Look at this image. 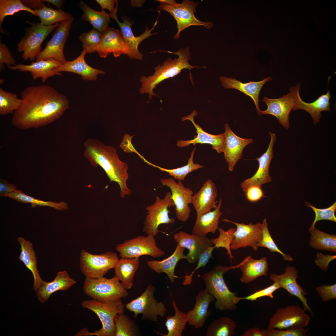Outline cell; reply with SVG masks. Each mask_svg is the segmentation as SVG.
<instances>
[{
  "label": "cell",
  "mask_w": 336,
  "mask_h": 336,
  "mask_svg": "<svg viewBox=\"0 0 336 336\" xmlns=\"http://www.w3.org/2000/svg\"><path fill=\"white\" fill-rule=\"evenodd\" d=\"M311 319L304 308L299 306H288L276 310L270 320L268 328H304Z\"/></svg>",
  "instance_id": "obj_14"
},
{
  "label": "cell",
  "mask_w": 336,
  "mask_h": 336,
  "mask_svg": "<svg viewBox=\"0 0 336 336\" xmlns=\"http://www.w3.org/2000/svg\"><path fill=\"white\" fill-rule=\"evenodd\" d=\"M242 336H264L261 330L255 327L246 330Z\"/></svg>",
  "instance_id": "obj_61"
},
{
  "label": "cell",
  "mask_w": 336,
  "mask_h": 336,
  "mask_svg": "<svg viewBox=\"0 0 336 336\" xmlns=\"http://www.w3.org/2000/svg\"><path fill=\"white\" fill-rule=\"evenodd\" d=\"M239 268L242 273L240 281L248 283L259 277L267 275L268 266L266 257L257 259L249 255L239 264Z\"/></svg>",
  "instance_id": "obj_32"
},
{
  "label": "cell",
  "mask_w": 336,
  "mask_h": 336,
  "mask_svg": "<svg viewBox=\"0 0 336 336\" xmlns=\"http://www.w3.org/2000/svg\"><path fill=\"white\" fill-rule=\"evenodd\" d=\"M42 1L50 3L55 6L59 9H61L63 6L64 2V1L61 0H42Z\"/></svg>",
  "instance_id": "obj_62"
},
{
  "label": "cell",
  "mask_w": 336,
  "mask_h": 336,
  "mask_svg": "<svg viewBox=\"0 0 336 336\" xmlns=\"http://www.w3.org/2000/svg\"><path fill=\"white\" fill-rule=\"evenodd\" d=\"M86 54L85 50L83 49L81 54L77 58L72 61H67L54 70L59 72H66L78 74L85 80H96L98 75L104 74L105 72L101 70L93 68L88 65L85 59Z\"/></svg>",
  "instance_id": "obj_29"
},
{
  "label": "cell",
  "mask_w": 336,
  "mask_h": 336,
  "mask_svg": "<svg viewBox=\"0 0 336 336\" xmlns=\"http://www.w3.org/2000/svg\"><path fill=\"white\" fill-rule=\"evenodd\" d=\"M331 97L330 91L328 90L325 94L321 95L314 101L306 103L302 100L299 92L297 94L296 104L293 110L302 109L306 111L311 115L314 124H316L320 121L322 116L321 112L331 111L329 102Z\"/></svg>",
  "instance_id": "obj_34"
},
{
  "label": "cell",
  "mask_w": 336,
  "mask_h": 336,
  "mask_svg": "<svg viewBox=\"0 0 336 336\" xmlns=\"http://www.w3.org/2000/svg\"><path fill=\"white\" fill-rule=\"evenodd\" d=\"M115 276L111 278L104 277L86 278L83 290L86 295L92 299L102 302L115 301L126 297L127 289Z\"/></svg>",
  "instance_id": "obj_6"
},
{
  "label": "cell",
  "mask_w": 336,
  "mask_h": 336,
  "mask_svg": "<svg viewBox=\"0 0 336 336\" xmlns=\"http://www.w3.org/2000/svg\"><path fill=\"white\" fill-rule=\"evenodd\" d=\"M336 258V255H324L321 253H317L315 263L322 270L326 271L330 262Z\"/></svg>",
  "instance_id": "obj_58"
},
{
  "label": "cell",
  "mask_w": 336,
  "mask_h": 336,
  "mask_svg": "<svg viewBox=\"0 0 336 336\" xmlns=\"http://www.w3.org/2000/svg\"><path fill=\"white\" fill-rule=\"evenodd\" d=\"M34 10L37 16L40 19V23L45 26L60 23L72 16L71 14L64 12L61 9H54L44 4L41 8L36 9Z\"/></svg>",
  "instance_id": "obj_42"
},
{
  "label": "cell",
  "mask_w": 336,
  "mask_h": 336,
  "mask_svg": "<svg viewBox=\"0 0 336 336\" xmlns=\"http://www.w3.org/2000/svg\"><path fill=\"white\" fill-rule=\"evenodd\" d=\"M185 249L177 245L173 253L167 258L161 261H148L147 262V264L149 267L156 273H165L170 282L173 283L176 277L175 270L177 264L181 259H187L184 254Z\"/></svg>",
  "instance_id": "obj_31"
},
{
  "label": "cell",
  "mask_w": 336,
  "mask_h": 336,
  "mask_svg": "<svg viewBox=\"0 0 336 336\" xmlns=\"http://www.w3.org/2000/svg\"><path fill=\"white\" fill-rule=\"evenodd\" d=\"M163 185L168 187L171 191L170 198L175 205L176 217L182 222H185L189 219L191 209L189 204L191 203L193 192L190 188H185L181 181L177 182L171 178L161 179Z\"/></svg>",
  "instance_id": "obj_16"
},
{
  "label": "cell",
  "mask_w": 336,
  "mask_h": 336,
  "mask_svg": "<svg viewBox=\"0 0 336 336\" xmlns=\"http://www.w3.org/2000/svg\"><path fill=\"white\" fill-rule=\"evenodd\" d=\"M215 248L214 246L210 247L201 254L196 268L190 275H186L185 277V279L183 282L184 285L190 284L192 282V277L195 272L200 268L204 267L206 265L210 258L212 257V252Z\"/></svg>",
  "instance_id": "obj_53"
},
{
  "label": "cell",
  "mask_w": 336,
  "mask_h": 336,
  "mask_svg": "<svg viewBox=\"0 0 336 336\" xmlns=\"http://www.w3.org/2000/svg\"><path fill=\"white\" fill-rule=\"evenodd\" d=\"M310 234L309 245L313 248L328 251L331 253L336 252V235L321 231L315 227H310Z\"/></svg>",
  "instance_id": "obj_38"
},
{
  "label": "cell",
  "mask_w": 336,
  "mask_h": 336,
  "mask_svg": "<svg viewBox=\"0 0 336 336\" xmlns=\"http://www.w3.org/2000/svg\"><path fill=\"white\" fill-rule=\"evenodd\" d=\"M73 20L72 16L59 23L44 49L36 57V61L52 58L62 64L67 61L64 57L63 49Z\"/></svg>",
  "instance_id": "obj_15"
},
{
  "label": "cell",
  "mask_w": 336,
  "mask_h": 336,
  "mask_svg": "<svg viewBox=\"0 0 336 336\" xmlns=\"http://www.w3.org/2000/svg\"><path fill=\"white\" fill-rule=\"evenodd\" d=\"M114 320L115 336H137L140 334L138 325L124 313L116 315Z\"/></svg>",
  "instance_id": "obj_43"
},
{
  "label": "cell",
  "mask_w": 336,
  "mask_h": 336,
  "mask_svg": "<svg viewBox=\"0 0 336 336\" xmlns=\"http://www.w3.org/2000/svg\"><path fill=\"white\" fill-rule=\"evenodd\" d=\"M76 283L66 271H60L57 273L52 281L49 282L44 281L35 292L39 300L44 303L53 293L58 291H66Z\"/></svg>",
  "instance_id": "obj_30"
},
{
  "label": "cell",
  "mask_w": 336,
  "mask_h": 336,
  "mask_svg": "<svg viewBox=\"0 0 336 336\" xmlns=\"http://www.w3.org/2000/svg\"><path fill=\"white\" fill-rule=\"evenodd\" d=\"M315 290L321 301L327 302L336 299V284L331 285H324L317 287Z\"/></svg>",
  "instance_id": "obj_54"
},
{
  "label": "cell",
  "mask_w": 336,
  "mask_h": 336,
  "mask_svg": "<svg viewBox=\"0 0 336 336\" xmlns=\"http://www.w3.org/2000/svg\"><path fill=\"white\" fill-rule=\"evenodd\" d=\"M262 235L261 240L258 245L259 247H264L268 249L271 252H277L281 254L284 259L289 261L293 260L290 256L282 252L278 247L273 239L268 226L267 219L264 218L262 223Z\"/></svg>",
  "instance_id": "obj_48"
},
{
  "label": "cell",
  "mask_w": 336,
  "mask_h": 336,
  "mask_svg": "<svg viewBox=\"0 0 336 336\" xmlns=\"http://www.w3.org/2000/svg\"><path fill=\"white\" fill-rule=\"evenodd\" d=\"M139 258H122L114 268L115 276L127 289L131 288L134 275L139 266Z\"/></svg>",
  "instance_id": "obj_36"
},
{
  "label": "cell",
  "mask_w": 336,
  "mask_h": 336,
  "mask_svg": "<svg viewBox=\"0 0 336 336\" xmlns=\"http://www.w3.org/2000/svg\"><path fill=\"white\" fill-rule=\"evenodd\" d=\"M119 260L114 252L94 254L82 250L80 253V267L86 278H100L104 277L110 269H114Z\"/></svg>",
  "instance_id": "obj_8"
},
{
  "label": "cell",
  "mask_w": 336,
  "mask_h": 336,
  "mask_svg": "<svg viewBox=\"0 0 336 336\" xmlns=\"http://www.w3.org/2000/svg\"><path fill=\"white\" fill-rule=\"evenodd\" d=\"M16 60L6 45L0 42V69L2 72L4 69V64L8 66H15Z\"/></svg>",
  "instance_id": "obj_55"
},
{
  "label": "cell",
  "mask_w": 336,
  "mask_h": 336,
  "mask_svg": "<svg viewBox=\"0 0 336 336\" xmlns=\"http://www.w3.org/2000/svg\"><path fill=\"white\" fill-rule=\"evenodd\" d=\"M101 32L100 42L96 51L99 57L105 58L111 53L116 58L122 54L128 56L129 50L120 31L108 26Z\"/></svg>",
  "instance_id": "obj_18"
},
{
  "label": "cell",
  "mask_w": 336,
  "mask_h": 336,
  "mask_svg": "<svg viewBox=\"0 0 336 336\" xmlns=\"http://www.w3.org/2000/svg\"><path fill=\"white\" fill-rule=\"evenodd\" d=\"M61 65L53 58H50L33 62L30 65L20 63L15 66H8V68L12 70H18L21 72H29L34 80L40 78L42 82L44 83L49 77L56 75L61 76V72L54 70Z\"/></svg>",
  "instance_id": "obj_28"
},
{
  "label": "cell",
  "mask_w": 336,
  "mask_h": 336,
  "mask_svg": "<svg viewBox=\"0 0 336 336\" xmlns=\"http://www.w3.org/2000/svg\"><path fill=\"white\" fill-rule=\"evenodd\" d=\"M21 99L16 94L0 88V114L5 115L13 113L20 107Z\"/></svg>",
  "instance_id": "obj_45"
},
{
  "label": "cell",
  "mask_w": 336,
  "mask_h": 336,
  "mask_svg": "<svg viewBox=\"0 0 336 336\" xmlns=\"http://www.w3.org/2000/svg\"><path fill=\"white\" fill-rule=\"evenodd\" d=\"M81 304L83 308L93 311L98 316L102 327L93 332H89L86 328H83L75 334L76 336H115L114 317L116 315L124 312L121 299L107 302L93 299L85 300Z\"/></svg>",
  "instance_id": "obj_4"
},
{
  "label": "cell",
  "mask_w": 336,
  "mask_h": 336,
  "mask_svg": "<svg viewBox=\"0 0 336 336\" xmlns=\"http://www.w3.org/2000/svg\"><path fill=\"white\" fill-rule=\"evenodd\" d=\"M245 193L247 199L252 202H257L264 196L261 187L257 185L249 187Z\"/></svg>",
  "instance_id": "obj_56"
},
{
  "label": "cell",
  "mask_w": 336,
  "mask_h": 336,
  "mask_svg": "<svg viewBox=\"0 0 336 336\" xmlns=\"http://www.w3.org/2000/svg\"><path fill=\"white\" fill-rule=\"evenodd\" d=\"M7 197L20 202L30 203L33 208L39 206H49L58 210H66L68 209V204L64 202H56L52 201H45L27 195L21 190L16 189L13 192L9 194Z\"/></svg>",
  "instance_id": "obj_41"
},
{
  "label": "cell",
  "mask_w": 336,
  "mask_h": 336,
  "mask_svg": "<svg viewBox=\"0 0 336 336\" xmlns=\"http://www.w3.org/2000/svg\"><path fill=\"white\" fill-rule=\"evenodd\" d=\"M172 303L175 314L166 317L165 325L168 333L166 334H161L164 336H182L188 323L187 317L186 313L179 310L174 301L172 300Z\"/></svg>",
  "instance_id": "obj_39"
},
{
  "label": "cell",
  "mask_w": 336,
  "mask_h": 336,
  "mask_svg": "<svg viewBox=\"0 0 336 336\" xmlns=\"http://www.w3.org/2000/svg\"><path fill=\"white\" fill-rule=\"evenodd\" d=\"M123 21V22H120L117 16L114 19L116 21L118 25L120 31L125 40L129 50V54L128 57L130 58L142 60L143 55L138 49V47L139 44L145 39L148 37L156 34V33H151L152 31L153 30L155 26L157 25V20L155 22L152 28L149 29L147 26H146L145 30L144 33L138 36L134 35L131 29L132 23L129 20L124 18H122Z\"/></svg>",
  "instance_id": "obj_24"
},
{
  "label": "cell",
  "mask_w": 336,
  "mask_h": 336,
  "mask_svg": "<svg viewBox=\"0 0 336 336\" xmlns=\"http://www.w3.org/2000/svg\"><path fill=\"white\" fill-rule=\"evenodd\" d=\"M30 24L31 27L27 30L25 35L19 42L17 49L19 52H23L22 57L24 59L33 61L42 51V42L59 23L48 26L40 23Z\"/></svg>",
  "instance_id": "obj_9"
},
{
  "label": "cell",
  "mask_w": 336,
  "mask_h": 336,
  "mask_svg": "<svg viewBox=\"0 0 336 336\" xmlns=\"http://www.w3.org/2000/svg\"><path fill=\"white\" fill-rule=\"evenodd\" d=\"M215 299L214 296L205 288L200 290L195 298V303L193 309L186 313L189 324L196 329L202 328L211 314L208 309Z\"/></svg>",
  "instance_id": "obj_25"
},
{
  "label": "cell",
  "mask_w": 336,
  "mask_h": 336,
  "mask_svg": "<svg viewBox=\"0 0 336 336\" xmlns=\"http://www.w3.org/2000/svg\"><path fill=\"white\" fill-rule=\"evenodd\" d=\"M155 1L160 2V4L167 5H174L177 3L174 0H158Z\"/></svg>",
  "instance_id": "obj_63"
},
{
  "label": "cell",
  "mask_w": 336,
  "mask_h": 336,
  "mask_svg": "<svg viewBox=\"0 0 336 336\" xmlns=\"http://www.w3.org/2000/svg\"><path fill=\"white\" fill-rule=\"evenodd\" d=\"M308 207L311 208L315 213V218L311 227H315L316 223L321 220H327L336 222V217L335 213L336 211V202L328 208H318L310 203L306 202Z\"/></svg>",
  "instance_id": "obj_50"
},
{
  "label": "cell",
  "mask_w": 336,
  "mask_h": 336,
  "mask_svg": "<svg viewBox=\"0 0 336 336\" xmlns=\"http://www.w3.org/2000/svg\"><path fill=\"white\" fill-rule=\"evenodd\" d=\"M222 221L232 223L236 225L235 237L231 245V249L236 250L241 248L251 247L253 250L257 251L262 235V223L258 222L254 224L250 222L248 224L232 222L226 219Z\"/></svg>",
  "instance_id": "obj_17"
},
{
  "label": "cell",
  "mask_w": 336,
  "mask_h": 336,
  "mask_svg": "<svg viewBox=\"0 0 336 336\" xmlns=\"http://www.w3.org/2000/svg\"><path fill=\"white\" fill-rule=\"evenodd\" d=\"M269 134L270 141L267 150L259 157L256 159L259 162L257 171L252 176L245 180L240 184L244 193L251 186L257 185L261 188L263 184L271 181L269 171L270 164L273 157V148L276 136L271 132H269Z\"/></svg>",
  "instance_id": "obj_19"
},
{
  "label": "cell",
  "mask_w": 336,
  "mask_h": 336,
  "mask_svg": "<svg viewBox=\"0 0 336 336\" xmlns=\"http://www.w3.org/2000/svg\"><path fill=\"white\" fill-rule=\"evenodd\" d=\"M226 137L224 157L228 165L229 171H233L237 162L241 159L244 149L252 143L251 138H243L235 134L228 124L224 125Z\"/></svg>",
  "instance_id": "obj_23"
},
{
  "label": "cell",
  "mask_w": 336,
  "mask_h": 336,
  "mask_svg": "<svg viewBox=\"0 0 336 336\" xmlns=\"http://www.w3.org/2000/svg\"><path fill=\"white\" fill-rule=\"evenodd\" d=\"M171 193L168 192L163 199L157 196L153 204L147 206V211L143 223L142 231L147 235H152L154 236L160 232L158 229L161 224H172L175 219L170 218L169 213L170 211L168 208L171 206L175 207L173 200L170 198Z\"/></svg>",
  "instance_id": "obj_10"
},
{
  "label": "cell",
  "mask_w": 336,
  "mask_h": 336,
  "mask_svg": "<svg viewBox=\"0 0 336 336\" xmlns=\"http://www.w3.org/2000/svg\"><path fill=\"white\" fill-rule=\"evenodd\" d=\"M239 264L231 267L217 265L202 276L205 284V289L216 299L214 306L217 310H233L236 308L235 299L236 296L228 289L223 275L230 269L239 268Z\"/></svg>",
  "instance_id": "obj_5"
},
{
  "label": "cell",
  "mask_w": 336,
  "mask_h": 336,
  "mask_svg": "<svg viewBox=\"0 0 336 336\" xmlns=\"http://www.w3.org/2000/svg\"><path fill=\"white\" fill-rule=\"evenodd\" d=\"M300 84L289 89V92L286 95L278 99H269L264 96L261 101L267 106L264 111L261 110L262 114H270L275 117L278 122L284 128L288 129L290 127L289 115L296 104V97L299 92Z\"/></svg>",
  "instance_id": "obj_13"
},
{
  "label": "cell",
  "mask_w": 336,
  "mask_h": 336,
  "mask_svg": "<svg viewBox=\"0 0 336 336\" xmlns=\"http://www.w3.org/2000/svg\"><path fill=\"white\" fill-rule=\"evenodd\" d=\"M285 270L284 273L280 275L270 273V279L274 282L277 283L280 288L286 290L291 296L298 298L302 302L304 308L313 315V312L307 303L308 299L305 297L307 293L297 282V270L295 267L289 266Z\"/></svg>",
  "instance_id": "obj_22"
},
{
  "label": "cell",
  "mask_w": 336,
  "mask_h": 336,
  "mask_svg": "<svg viewBox=\"0 0 336 336\" xmlns=\"http://www.w3.org/2000/svg\"><path fill=\"white\" fill-rule=\"evenodd\" d=\"M16 186L14 184L9 183L6 180L0 179V196L1 197H7L8 194L13 192L16 189Z\"/></svg>",
  "instance_id": "obj_59"
},
{
  "label": "cell",
  "mask_w": 336,
  "mask_h": 336,
  "mask_svg": "<svg viewBox=\"0 0 336 336\" xmlns=\"http://www.w3.org/2000/svg\"><path fill=\"white\" fill-rule=\"evenodd\" d=\"M219 80L222 86L225 89L237 90L250 97L253 100L259 115H261L259 107V96L263 86L267 82L271 81L272 78L268 77L263 80L258 81H251L243 83L233 77L221 76Z\"/></svg>",
  "instance_id": "obj_26"
},
{
  "label": "cell",
  "mask_w": 336,
  "mask_h": 336,
  "mask_svg": "<svg viewBox=\"0 0 336 336\" xmlns=\"http://www.w3.org/2000/svg\"><path fill=\"white\" fill-rule=\"evenodd\" d=\"M279 288L280 287L278 284L276 282H274L270 286L256 291L247 296L242 297L236 296L235 299V302L236 304L240 301L244 300L253 301L264 296H268L273 298V293Z\"/></svg>",
  "instance_id": "obj_52"
},
{
  "label": "cell",
  "mask_w": 336,
  "mask_h": 336,
  "mask_svg": "<svg viewBox=\"0 0 336 336\" xmlns=\"http://www.w3.org/2000/svg\"><path fill=\"white\" fill-rule=\"evenodd\" d=\"M101 36V32L94 29L81 34L78 39L82 43L83 49L86 53L91 54L96 51L100 44Z\"/></svg>",
  "instance_id": "obj_49"
},
{
  "label": "cell",
  "mask_w": 336,
  "mask_h": 336,
  "mask_svg": "<svg viewBox=\"0 0 336 336\" xmlns=\"http://www.w3.org/2000/svg\"><path fill=\"white\" fill-rule=\"evenodd\" d=\"M116 250L122 258H139L144 255L159 258L165 254V251L158 247L154 236L152 235L139 236L125 240L118 245Z\"/></svg>",
  "instance_id": "obj_12"
},
{
  "label": "cell",
  "mask_w": 336,
  "mask_h": 336,
  "mask_svg": "<svg viewBox=\"0 0 336 336\" xmlns=\"http://www.w3.org/2000/svg\"><path fill=\"white\" fill-rule=\"evenodd\" d=\"M84 146V156L94 167H101L111 182L118 184L121 197L124 198L126 195H130L131 191L127 185L128 178V165L120 160L116 149L92 138L86 139Z\"/></svg>",
  "instance_id": "obj_2"
},
{
  "label": "cell",
  "mask_w": 336,
  "mask_h": 336,
  "mask_svg": "<svg viewBox=\"0 0 336 336\" xmlns=\"http://www.w3.org/2000/svg\"><path fill=\"white\" fill-rule=\"evenodd\" d=\"M22 2L27 7L31 9H39L41 8L44 4L42 0H22Z\"/></svg>",
  "instance_id": "obj_60"
},
{
  "label": "cell",
  "mask_w": 336,
  "mask_h": 336,
  "mask_svg": "<svg viewBox=\"0 0 336 336\" xmlns=\"http://www.w3.org/2000/svg\"><path fill=\"white\" fill-rule=\"evenodd\" d=\"M198 3L192 1L184 0L181 3L171 5L160 4L158 7L159 10L169 13L176 21L178 30L174 36L173 39L179 38L181 32L192 26H202L208 29H210L213 26V23L211 21H202L195 17L194 14L196 12V8Z\"/></svg>",
  "instance_id": "obj_11"
},
{
  "label": "cell",
  "mask_w": 336,
  "mask_h": 336,
  "mask_svg": "<svg viewBox=\"0 0 336 336\" xmlns=\"http://www.w3.org/2000/svg\"><path fill=\"white\" fill-rule=\"evenodd\" d=\"M97 2L101 8L102 10L105 9L110 11V15L111 18L112 16L117 15L118 9V2L116 0H96Z\"/></svg>",
  "instance_id": "obj_57"
},
{
  "label": "cell",
  "mask_w": 336,
  "mask_h": 336,
  "mask_svg": "<svg viewBox=\"0 0 336 336\" xmlns=\"http://www.w3.org/2000/svg\"><path fill=\"white\" fill-rule=\"evenodd\" d=\"M22 101L13 113L12 124L18 129L37 128L52 123L69 108L66 97L48 85L28 86L20 93Z\"/></svg>",
  "instance_id": "obj_1"
},
{
  "label": "cell",
  "mask_w": 336,
  "mask_h": 336,
  "mask_svg": "<svg viewBox=\"0 0 336 336\" xmlns=\"http://www.w3.org/2000/svg\"><path fill=\"white\" fill-rule=\"evenodd\" d=\"M310 328H289L285 329H268L261 330L264 336H306Z\"/></svg>",
  "instance_id": "obj_51"
},
{
  "label": "cell",
  "mask_w": 336,
  "mask_h": 336,
  "mask_svg": "<svg viewBox=\"0 0 336 336\" xmlns=\"http://www.w3.org/2000/svg\"><path fill=\"white\" fill-rule=\"evenodd\" d=\"M159 51L177 55L178 56V58L174 59L168 58L163 61L162 65L159 64L154 68L155 72L153 75L148 77L142 76L141 77L140 94H148L149 99H152L153 96L156 95L154 93L153 90L157 85L166 79L176 76L182 70L188 69L190 71L191 69L195 68H207L206 66H194L190 64L189 61L191 58L189 47L185 49H181L175 52L161 50H159Z\"/></svg>",
  "instance_id": "obj_3"
},
{
  "label": "cell",
  "mask_w": 336,
  "mask_h": 336,
  "mask_svg": "<svg viewBox=\"0 0 336 336\" xmlns=\"http://www.w3.org/2000/svg\"><path fill=\"white\" fill-rule=\"evenodd\" d=\"M79 7L83 12L82 20L89 22L94 29L102 32L108 26L111 18L109 13L105 10H94L83 1H80Z\"/></svg>",
  "instance_id": "obj_37"
},
{
  "label": "cell",
  "mask_w": 336,
  "mask_h": 336,
  "mask_svg": "<svg viewBox=\"0 0 336 336\" xmlns=\"http://www.w3.org/2000/svg\"><path fill=\"white\" fill-rule=\"evenodd\" d=\"M217 195L215 184L210 179L207 180L200 190L192 197L191 203L196 212L197 218L217 207L216 198Z\"/></svg>",
  "instance_id": "obj_27"
},
{
  "label": "cell",
  "mask_w": 336,
  "mask_h": 336,
  "mask_svg": "<svg viewBox=\"0 0 336 336\" xmlns=\"http://www.w3.org/2000/svg\"><path fill=\"white\" fill-rule=\"evenodd\" d=\"M21 11H25L37 16L34 10L25 5L20 0H0V25H1L7 16L13 15Z\"/></svg>",
  "instance_id": "obj_46"
},
{
  "label": "cell",
  "mask_w": 336,
  "mask_h": 336,
  "mask_svg": "<svg viewBox=\"0 0 336 336\" xmlns=\"http://www.w3.org/2000/svg\"><path fill=\"white\" fill-rule=\"evenodd\" d=\"M218 230L219 233V236L217 238H211V242L216 248L222 247L225 248L227 251V254L229 255L231 261L234 258L231 253V245L235 237L236 228H231L227 231H224L222 228H219Z\"/></svg>",
  "instance_id": "obj_47"
},
{
  "label": "cell",
  "mask_w": 336,
  "mask_h": 336,
  "mask_svg": "<svg viewBox=\"0 0 336 336\" xmlns=\"http://www.w3.org/2000/svg\"><path fill=\"white\" fill-rule=\"evenodd\" d=\"M17 241L21 245L19 259L32 273L34 278L33 289L35 291L44 281L41 278L38 271L37 257L33 244L21 237L17 238Z\"/></svg>",
  "instance_id": "obj_33"
},
{
  "label": "cell",
  "mask_w": 336,
  "mask_h": 336,
  "mask_svg": "<svg viewBox=\"0 0 336 336\" xmlns=\"http://www.w3.org/2000/svg\"><path fill=\"white\" fill-rule=\"evenodd\" d=\"M196 149L195 147L194 148L191 152L190 156L188 159V163L183 166L175 169H167L152 163L151 164V165L158 168L161 171L168 173L169 175L173 176L174 179L181 181L184 180L186 176L190 173L204 167L203 166L194 162L193 157Z\"/></svg>",
  "instance_id": "obj_44"
},
{
  "label": "cell",
  "mask_w": 336,
  "mask_h": 336,
  "mask_svg": "<svg viewBox=\"0 0 336 336\" xmlns=\"http://www.w3.org/2000/svg\"><path fill=\"white\" fill-rule=\"evenodd\" d=\"M222 200L220 199L217 207L212 211L203 214L196 218L192 231V234L206 236L209 233L214 234L219 229V219L222 214L220 208Z\"/></svg>",
  "instance_id": "obj_35"
},
{
  "label": "cell",
  "mask_w": 336,
  "mask_h": 336,
  "mask_svg": "<svg viewBox=\"0 0 336 336\" xmlns=\"http://www.w3.org/2000/svg\"><path fill=\"white\" fill-rule=\"evenodd\" d=\"M155 287L149 285L145 291L137 298L125 305L126 308L134 313L135 318L142 314L141 320L157 321L158 317H164L166 309L162 302H158L154 296Z\"/></svg>",
  "instance_id": "obj_7"
},
{
  "label": "cell",
  "mask_w": 336,
  "mask_h": 336,
  "mask_svg": "<svg viewBox=\"0 0 336 336\" xmlns=\"http://www.w3.org/2000/svg\"><path fill=\"white\" fill-rule=\"evenodd\" d=\"M197 115V111L194 110L189 115L181 118L182 122L188 120L193 123L196 129L197 135L194 136V138L192 140H178L177 142V145L179 147H183L191 144L194 145L198 143L208 144L211 145L212 148L216 150L218 153L223 152L226 142L225 133L215 135L203 131L201 127L196 124L194 121V117Z\"/></svg>",
  "instance_id": "obj_20"
},
{
  "label": "cell",
  "mask_w": 336,
  "mask_h": 336,
  "mask_svg": "<svg viewBox=\"0 0 336 336\" xmlns=\"http://www.w3.org/2000/svg\"><path fill=\"white\" fill-rule=\"evenodd\" d=\"M236 325L231 318L222 316L215 319L208 325L207 336H231L234 335Z\"/></svg>",
  "instance_id": "obj_40"
},
{
  "label": "cell",
  "mask_w": 336,
  "mask_h": 336,
  "mask_svg": "<svg viewBox=\"0 0 336 336\" xmlns=\"http://www.w3.org/2000/svg\"><path fill=\"white\" fill-rule=\"evenodd\" d=\"M174 239L178 245L189 250L186 260L190 264L198 262L201 254L213 245L211 239L206 236L190 234L183 231L175 234Z\"/></svg>",
  "instance_id": "obj_21"
}]
</instances>
